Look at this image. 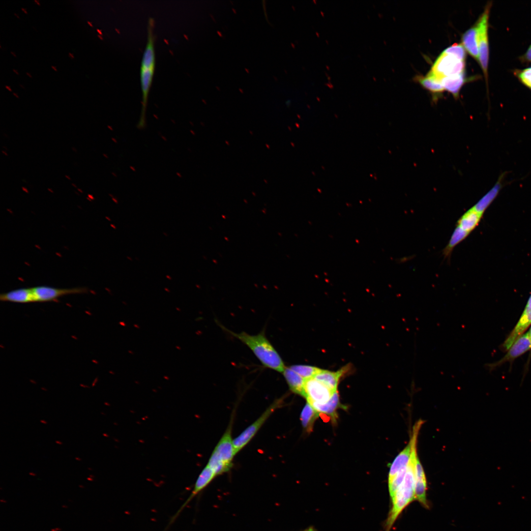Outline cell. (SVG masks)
<instances>
[{"label":"cell","instance_id":"52a82bcc","mask_svg":"<svg viewBox=\"0 0 531 531\" xmlns=\"http://www.w3.org/2000/svg\"><path fill=\"white\" fill-rule=\"evenodd\" d=\"M304 392L308 403H318L327 402L335 392L314 378L305 379Z\"/></svg>","mask_w":531,"mask_h":531},{"label":"cell","instance_id":"5b68a950","mask_svg":"<svg viewBox=\"0 0 531 531\" xmlns=\"http://www.w3.org/2000/svg\"><path fill=\"white\" fill-rule=\"evenodd\" d=\"M282 399L274 401L256 421L246 428L239 435L233 440L236 453L245 446L254 437L271 414L283 405Z\"/></svg>","mask_w":531,"mask_h":531},{"label":"cell","instance_id":"f546056e","mask_svg":"<svg viewBox=\"0 0 531 531\" xmlns=\"http://www.w3.org/2000/svg\"><path fill=\"white\" fill-rule=\"evenodd\" d=\"M291 103V100L290 99H288L285 102V104L287 106H290Z\"/></svg>","mask_w":531,"mask_h":531},{"label":"cell","instance_id":"7a4b0ae2","mask_svg":"<svg viewBox=\"0 0 531 531\" xmlns=\"http://www.w3.org/2000/svg\"><path fill=\"white\" fill-rule=\"evenodd\" d=\"M417 441L412 442L411 457L404 479L391 499L392 506L387 518L385 531H389L403 509L415 499L414 465L417 453Z\"/></svg>","mask_w":531,"mask_h":531},{"label":"cell","instance_id":"2e32d148","mask_svg":"<svg viewBox=\"0 0 531 531\" xmlns=\"http://www.w3.org/2000/svg\"><path fill=\"white\" fill-rule=\"evenodd\" d=\"M412 449V442L410 439L408 445L396 456L390 466L388 474V484L392 481L402 469L408 465L411 455Z\"/></svg>","mask_w":531,"mask_h":531},{"label":"cell","instance_id":"9c48e42d","mask_svg":"<svg viewBox=\"0 0 531 531\" xmlns=\"http://www.w3.org/2000/svg\"><path fill=\"white\" fill-rule=\"evenodd\" d=\"M531 324V295L519 321L511 332L503 344V347L508 350L513 343L522 335Z\"/></svg>","mask_w":531,"mask_h":531},{"label":"cell","instance_id":"f5cc1de1","mask_svg":"<svg viewBox=\"0 0 531 531\" xmlns=\"http://www.w3.org/2000/svg\"><path fill=\"white\" fill-rule=\"evenodd\" d=\"M72 149H73V150L74 151H76V149L75 148H73H73H72Z\"/></svg>","mask_w":531,"mask_h":531},{"label":"cell","instance_id":"f35d334b","mask_svg":"<svg viewBox=\"0 0 531 531\" xmlns=\"http://www.w3.org/2000/svg\"><path fill=\"white\" fill-rule=\"evenodd\" d=\"M51 68H52L53 69H54V70H55V71H58V70H57V68H56V66H53V65H52V66H51Z\"/></svg>","mask_w":531,"mask_h":531},{"label":"cell","instance_id":"7402d4cb","mask_svg":"<svg viewBox=\"0 0 531 531\" xmlns=\"http://www.w3.org/2000/svg\"><path fill=\"white\" fill-rule=\"evenodd\" d=\"M308 403L319 413H325L333 417H335L336 410L338 408L339 406V395L337 391L334 393L329 400L324 403L315 402Z\"/></svg>","mask_w":531,"mask_h":531},{"label":"cell","instance_id":"b9f144b4","mask_svg":"<svg viewBox=\"0 0 531 531\" xmlns=\"http://www.w3.org/2000/svg\"><path fill=\"white\" fill-rule=\"evenodd\" d=\"M87 23H88V25H89V26H90L91 27H93V25H92V23H91L90 22H89V21H87Z\"/></svg>","mask_w":531,"mask_h":531},{"label":"cell","instance_id":"7c38bea8","mask_svg":"<svg viewBox=\"0 0 531 531\" xmlns=\"http://www.w3.org/2000/svg\"><path fill=\"white\" fill-rule=\"evenodd\" d=\"M531 349V339L527 333L520 336L507 350L508 352L499 361L492 364L498 366L506 361L513 360Z\"/></svg>","mask_w":531,"mask_h":531},{"label":"cell","instance_id":"83f0119b","mask_svg":"<svg viewBox=\"0 0 531 531\" xmlns=\"http://www.w3.org/2000/svg\"><path fill=\"white\" fill-rule=\"evenodd\" d=\"M519 60L523 63H531V44L526 52L519 58Z\"/></svg>","mask_w":531,"mask_h":531},{"label":"cell","instance_id":"816d5d0a","mask_svg":"<svg viewBox=\"0 0 531 531\" xmlns=\"http://www.w3.org/2000/svg\"><path fill=\"white\" fill-rule=\"evenodd\" d=\"M29 474H30V475H35V474H34V473H33V472H30L29 473Z\"/></svg>","mask_w":531,"mask_h":531},{"label":"cell","instance_id":"4dcf8cb0","mask_svg":"<svg viewBox=\"0 0 531 531\" xmlns=\"http://www.w3.org/2000/svg\"><path fill=\"white\" fill-rule=\"evenodd\" d=\"M68 56H69V58H70L71 59H74V55H73V54L72 53H71L69 52V53H68Z\"/></svg>","mask_w":531,"mask_h":531},{"label":"cell","instance_id":"d590c367","mask_svg":"<svg viewBox=\"0 0 531 531\" xmlns=\"http://www.w3.org/2000/svg\"><path fill=\"white\" fill-rule=\"evenodd\" d=\"M21 10H22V11H23V12H24V13H25V14H28V12H27V11L26 10V9L25 8H23V7H22V8H21Z\"/></svg>","mask_w":531,"mask_h":531},{"label":"cell","instance_id":"ba28073f","mask_svg":"<svg viewBox=\"0 0 531 531\" xmlns=\"http://www.w3.org/2000/svg\"><path fill=\"white\" fill-rule=\"evenodd\" d=\"M35 302H46L54 300L59 297L72 294L86 293V288H58L40 286L32 288Z\"/></svg>","mask_w":531,"mask_h":531},{"label":"cell","instance_id":"9f6ffc18","mask_svg":"<svg viewBox=\"0 0 531 531\" xmlns=\"http://www.w3.org/2000/svg\"><path fill=\"white\" fill-rule=\"evenodd\" d=\"M48 190H50V191L52 192V191L50 189L48 188Z\"/></svg>","mask_w":531,"mask_h":531},{"label":"cell","instance_id":"277c9868","mask_svg":"<svg viewBox=\"0 0 531 531\" xmlns=\"http://www.w3.org/2000/svg\"><path fill=\"white\" fill-rule=\"evenodd\" d=\"M492 5L491 1L486 5L483 13L476 21L478 26V62L483 71L487 86H488V70L489 60L488 22Z\"/></svg>","mask_w":531,"mask_h":531},{"label":"cell","instance_id":"4fadbf2b","mask_svg":"<svg viewBox=\"0 0 531 531\" xmlns=\"http://www.w3.org/2000/svg\"><path fill=\"white\" fill-rule=\"evenodd\" d=\"M506 174L505 172L502 173L494 186L472 208L482 215L502 188Z\"/></svg>","mask_w":531,"mask_h":531},{"label":"cell","instance_id":"11a10c76","mask_svg":"<svg viewBox=\"0 0 531 531\" xmlns=\"http://www.w3.org/2000/svg\"><path fill=\"white\" fill-rule=\"evenodd\" d=\"M88 470H91V468H89V467H88Z\"/></svg>","mask_w":531,"mask_h":531},{"label":"cell","instance_id":"8d00e7d4","mask_svg":"<svg viewBox=\"0 0 531 531\" xmlns=\"http://www.w3.org/2000/svg\"><path fill=\"white\" fill-rule=\"evenodd\" d=\"M75 460H77V461H82V459H81V458H80V457H75Z\"/></svg>","mask_w":531,"mask_h":531},{"label":"cell","instance_id":"8992f818","mask_svg":"<svg viewBox=\"0 0 531 531\" xmlns=\"http://www.w3.org/2000/svg\"><path fill=\"white\" fill-rule=\"evenodd\" d=\"M465 68V61L442 52L436 59L429 73L441 80L442 78L464 72Z\"/></svg>","mask_w":531,"mask_h":531},{"label":"cell","instance_id":"f1b7e54d","mask_svg":"<svg viewBox=\"0 0 531 531\" xmlns=\"http://www.w3.org/2000/svg\"><path fill=\"white\" fill-rule=\"evenodd\" d=\"M303 531H315V529H314V528L313 527H311L308 528V529H306V530H304Z\"/></svg>","mask_w":531,"mask_h":531},{"label":"cell","instance_id":"d4e9b609","mask_svg":"<svg viewBox=\"0 0 531 531\" xmlns=\"http://www.w3.org/2000/svg\"><path fill=\"white\" fill-rule=\"evenodd\" d=\"M290 368L304 379L314 378L321 370L314 366L305 365H295Z\"/></svg>","mask_w":531,"mask_h":531},{"label":"cell","instance_id":"44dd1931","mask_svg":"<svg viewBox=\"0 0 531 531\" xmlns=\"http://www.w3.org/2000/svg\"><path fill=\"white\" fill-rule=\"evenodd\" d=\"M415 79L422 87L433 94L440 95L444 90L440 80L429 72L426 76H417Z\"/></svg>","mask_w":531,"mask_h":531},{"label":"cell","instance_id":"9a60e30c","mask_svg":"<svg viewBox=\"0 0 531 531\" xmlns=\"http://www.w3.org/2000/svg\"><path fill=\"white\" fill-rule=\"evenodd\" d=\"M0 300L2 301L18 303L35 302L32 288H20L1 294Z\"/></svg>","mask_w":531,"mask_h":531},{"label":"cell","instance_id":"f907efd6","mask_svg":"<svg viewBox=\"0 0 531 531\" xmlns=\"http://www.w3.org/2000/svg\"><path fill=\"white\" fill-rule=\"evenodd\" d=\"M97 32H99V33H101V31H100V30H98V29H97Z\"/></svg>","mask_w":531,"mask_h":531},{"label":"cell","instance_id":"ffe728a7","mask_svg":"<svg viewBox=\"0 0 531 531\" xmlns=\"http://www.w3.org/2000/svg\"><path fill=\"white\" fill-rule=\"evenodd\" d=\"M482 215L471 208L457 221V226L470 233L479 224Z\"/></svg>","mask_w":531,"mask_h":531},{"label":"cell","instance_id":"1f68e13d","mask_svg":"<svg viewBox=\"0 0 531 531\" xmlns=\"http://www.w3.org/2000/svg\"><path fill=\"white\" fill-rule=\"evenodd\" d=\"M527 334H528L530 338L531 339V327H530L529 331L527 332Z\"/></svg>","mask_w":531,"mask_h":531},{"label":"cell","instance_id":"f6af8a7d","mask_svg":"<svg viewBox=\"0 0 531 531\" xmlns=\"http://www.w3.org/2000/svg\"><path fill=\"white\" fill-rule=\"evenodd\" d=\"M10 53H11V54H12V55H13V56H14V57H17V56H16V54H15V53H14V52H13L11 51V52H10Z\"/></svg>","mask_w":531,"mask_h":531},{"label":"cell","instance_id":"e575fe53","mask_svg":"<svg viewBox=\"0 0 531 531\" xmlns=\"http://www.w3.org/2000/svg\"><path fill=\"white\" fill-rule=\"evenodd\" d=\"M55 442L59 445L62 444V442L60 441H56Z\"/></svg>","mask_w":531,"mask_h":531},{"label":"cell","instance_id":"ac0fdd59","mask_svg":"<svg viewBox=\"0 0 531 531\" xmlns=\"http://www.w3.org/2000/svg\"><path fill=\"white\" fill-rule=\"evenodd\" d=\"M468 81L465 72L461 74L442 78L440 82L444 90L451 93L455 98L459 96L461 88Z\"/></svg>","mask_w":531,"mask_h":531},{"label":"cell","instance_id":"db71d44e","mask_svg":"<svg viewBox=\"0 0 531 531\" xmlns=\"http://www.w3.org/2000/svg\"><path fill=\"white\" fill-rule=\"evenodd\" d=\"M71 184H72V185H73V186H74L75 187H76V186L75 185V184H74V183H71Z\"/></svg>","mask_w":531,"mask_h":531},{"label":"cell","instance_id":"603a6c76","mask_svg":"<svg viewBox=\"0 0 531 531\" xmlns=\"http://www.w3.org/2000/svg\"><path fill=\"white\" fill-rule=\"evenodd\" d=\"M319 413L307 403L303 409L300 419L302 426L308 432H310L316 419L319 416Z\"/></svg>","mask_w":531,"mask_h":531},{"label":"cell","instance_id":"cb8c5ba5","mask_svg":"<svg viewBox=\"0 0 531 531\" xmlns=\"http://www.w3.org/2000/svg\"><path fill=\"white\" fill-rule=\"evenodd\" d=\"M469 234L470 233L465 231L459 227L456 226L447 245L443 251V253L445 257H449L454 248L460 242L464 240Z\"/></svg>","mask_w":531,"mask_h":531},{"label":"cell","instance_id":"60d3db41","mask_svg":"<svg viewBox=\"0 0 531 531\" xmlns=\"http://www.w3.org/2000/svg\"><path fill=\"white\" fill-rule=\"evenodd\" d=\"M26 74H27V75H28V76H29V77L30 78H32V77L31 75V74H30V73L29 72H26Z\"/></svg>","mask_w":531,"mask_h":531},{"label":"cell","instance_id":"7dc6e473","mask_svg":"<svg viewBox=\"0 0 531 531\" xmlns=\"http://www.w3.org/2000/svg\"><path fill=\"white\" fill-rule=\"evenodd\" d=\"M2 153H3V154H4V155H5L6 156H7V155H8V154H7L6 153V152L5 151H4L2 150Z\"/></svg>","mask_w":531,"mask_h":531},{"label":"cell","instance_id":"74e56055","mask_svg":"<svg viewBox=\"0 0 531 531\" xmlns=\"http://www.w3.org/2000/svg\"><path fill=\"white\" fill-rule=\"evenodd\" d=\"M34 2H35V3H36V4H37V5H39V6H40V2H39V0H34Z\"/></svg>","mask_w":531,"mask_h":531},{"label":"cell","instance_id":"681fc988","mask_svg":"<svg viewBox=\"0 0 531 531\" xmlns=\"http://www.w3.org/2000/svg\"><path fill=\"white\" fill-rule=\"evenodd\" d=\"M22 189H23V190L26 191V192H27V190L26 188H25L24 187H22Z\"/></svg>","mask_w":531,"mask_h":531},{"label":"cell","instance_id":"e0dca14e","mask_svg":"<svg viewBox=\"0 0 531 531\" xmlns=\"http://www.w3.org/2000/svg\"><path fill=\"white\" fill-rule=\"evenodd\" d=\"M347 370L346 368H343L337 371L321 369L314 378L324 384L333 392H336L339 381Z\"/></svg>","mask_w":531,"mask_h":531},{"label":"cell","instance_id":"836d02e7","mask_svg":"<svg viewBox=\"0 0 531 531\" xmlns=\"http://www.w3.org/2000/svg\"><path fill=\"white\" fill-rule=\"evenodd\" d=\"M40 422H41V423H43V424H47V421H46V420H43V419H41V420H40Z\"/></svg>","mask_w":531,"mask_h":531},{"label":"cell","instance_id":"7bdbcfd3","mask_svg":"<svg viewBox=\"0 0 531 531\" xmlns=\"http://www.w3.org/2000/svg\"><path fill=\"white\" fill-rule=\"evenodd\" d=\"M13 95H14V96H15V97H16L17 98H19V96H18V95H17V93H15V92H13Z\"/></svg>","mask_w":531,"mask_h":531},{"label":"cell","instance_id":"4316f807","mask_svg":"<svg viewBox=\"0 0 531 531\" xmlns=\"http://www.w3.org/2000/svg\"><path fill=\"white\" fill-rule=\"evenodd\" d=\"M443 53L451 55L460 60L465 61L466 57V50L462 44L454 43L445 49Z\"/></svg>","mask_w":531,"mask_h":531},{"label":"cell","instance_id":"ee69618b","mask_svg":"<svg viewBox=\"0 0 531 531\" xmlns=\"http://www.w3.org/2000/svg\"><path fill=\"white\" fill-rule=\"evenodd\" d=\"M14 15H15V16H16V17H17V18L18 19H20V16H19L18 14H17V13H14Z\"/></svg>","mask_w":531,"mask_h":531},{"label":"cell","instance_id":"d6a6232c","mask_svg":"<svg viewBox=\"0 0 531 531\" xmlns=\"http://www.w3.org/2000/svg\"><path fill=\"white\" fill-rule=\"evenodd\" d=\"M5 88H6V89H7L8 90H9V91H12V89L11 88H10V87L9 86H5Z\"/></svg>","mask_w":531,"mask_h":531},{"label":"cell","instance_id":"8fae6325","mask_svg":"<svg viewBox=\"0 0 531 531\" xmlns=\"http://www.w3.org/2000/svg\"><path fill=\"white\" fill-rule=\"evenodd\" d=\"M153 26L154 20L150 17L148 21L147 41L142 58L141 68H155V54Z\"/></svg>","mask_w":531,"mask_h":531},{"label":"cell","instance_id":"30bf717a","mask_svg":"<svg viewBox=\"0 0 531 531\" xmlns=\"http://www.w3.org/2000/svg\"><path fill=\"white\" fill-rule=\"evenodd\" d=\"M415 499L425 507H428L426 499L427 483L425 474L418 455L414 465Z\"/></svg>","mask_w":531,"mask_h":531},{"label":"cell","instance_id":"3957f363","mask_svg":"<svg viewBox=\"0 0 531 531\" xmlns=\"http://www.w3.org/2000/svg\"><path fill=\"white\" fill-rule=\"evenodd\" d=\"M231 432L232 424L230 423L214 448L207 464L216 476L231 469L234 457L236 454Z\"/></svg>","mask_w":531,"mask_h":531},{"label":"cell","instance_id":"484cf974","mask_svg":"<svg viewBox=\"0 0 531 531\" xmlns=\"http://www.w3.org/2000/svg\"><path fill=\"white\" fill-rule=\"evenodd\" d=\"M513 74L523 85L531 90V66L523 69H515Z\"/></svg>","mask_w":531,"mask_h":531},{"label":"cell","instance_id":"6da1fadb","mask_svg":"<svg viewBox=\"0 0 531 531\" xmlns=\"http://www.w3.org/2000/svg\"><path fill=\"white\" fill-rule=\"evenodd\" d=\"M224 329L248 347L265 367L283 372L286 368L284 362L264 331L257 335H250L245 332L237 333Z\"/></svg>","mask_w":531,"mask_h":531},{"label":"cell","instance_id":"c3c4849f","mask_svg":"<svg viewBox=\"0 0 531 531\" xmlns=\"http://www.w3.org/2000/svg\"><path fill=\"white\" fill-rule=\"evenodd\" d=\"M65 177H66L67 178H68V179H69V180H70V179H71L70 177H69V176H67V175H65Z\"/></svg>","mask_w":531,"mask_h":531},{"label":"cell","instance_id":"bcb514c9","mask_svg":"<svg viewBox=\"0 0 531 531\" xmlns=\"http://www.w3.org/2000/svg\"><path fill=\"white\" fill-rule=\"evenodd\" d=\"M19 86H20V87H21V88H23V89H25V87H24V86H23V85H21V84H20V85H19Z\"/></svg>","mask_w":531,"mask_h":531},{"label":"cell","instance_id":"ab89813d","mask_svg":"<svg viewBox=\"0 0 531 531\" xmlns=\"http://www.w3.org/2000/svg\"><path fill=\"white\" fill-rule=\"evenodd\" d=\"M12 70H13V72H14V73H16V74L17 75H19V73H18V72L17 71V70H16V69H12Z\"/></svg>","mask_w":531,"mask_h":531},{"label":"cell","instance_id":"d6986e66","mask_svg":"<svg viewBox=\"0 0 531 531\" xmlns=\"http://www.w3.org/2000/svg\"><path fill=\"white\" fill-rule=\"evenodd\" d=\"M283 376L291 390L304 397V384L305 379L290 367H286Z\"/></svg>","mask_w":531,"mask_h":531},{"label":"cell","instance_id":"5bb4252c","mask_svg":"<svg viewBox=\"0 0 531 531\" xmlns=\"http://www.w3.org/2000/svg\"><path fill=\"white\" fill-rule=\"evenodd\" d=\"M462 42L469 55L478 61V26L476 22L462 35Z\"/></svg>","mask_w":531,"mask_h":531}]
</instances>
